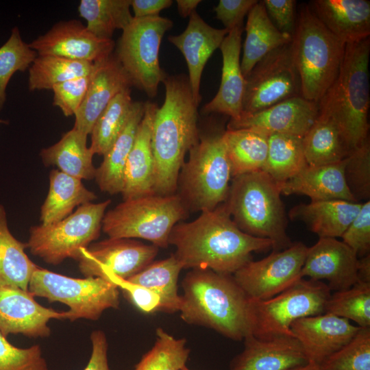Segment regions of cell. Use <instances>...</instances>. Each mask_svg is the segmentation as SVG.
<instances>
[{"label": "cell", "mask_w": 370, "mask_h": 370, "mask_svg": "<svg viewBox=\"0 0 370 370\" xmlns=\"http://www.w3.org/2000/svg\"><path fill=\"white\" fill-rule=\"evenodd\" d=\"M183 269H210L233 275L251 260V253L272 248V242L249 235L232 220L225 203L201 212L195 220L179 222L173 228L169 245Z\"/></svg>", "instance_id": "obj_1"}, {"label": "cell", "mask_w": 370, "mask_h": 370, "mask_svg": "<svg viewBox=\"0 0 370 370\" xmlns=\"http://www.w3.org/2000/svg\"><path fill=\"white\" fill-rule=\"evenodd\" d=\"M165 99L156 108L151 129L154 160V194L177 193L180 171L185 156L198 142V105L195 102L188 79L184 75L166 76Z\"/></svg>", "instance_id": "obj_2"}, {"label": "cell", "mask_w": 370, "mask_h": 370, "mask_svg": "<svg viewBox=\"0 0 370 370\" xmlns=\"http://www.w3.org/2000/svg\"><path fill=\"white\" fill-rule=\"evenodd\" d=\"M180 316L189 324L212 329L234 341L251 333L250 299L232 275L195 269L182 282Z\"/></svg>", "instance_id": "obj_3"}, {"label": "cell", "mask_w": 370, "mask_h": 370, "mask_svg": "<svg viewBox=\"0 0 370 370\" xmlns=\"http://www.w3.org/2000/svg\"><path fill=\"white\" fill-rule=\"evenodd\" d=\"M369 37L348 43L338 74L319 101L338 124L351 151L369 138Z\"/></svg>", "instance_id": "obj_4"}, {"label": "cell", "mask_w": 370, "mask_h": 370, "mask_svg": "<svg viewBox=\"0 0 370 370\" xmlns=\"http://www.w3.org/2000/svg\"><path fill=\"white\" fill-rule=\"evenodd\" d=\"M232 178L224 203L238 228L252 236L270 240L273 251L291 246L278 183L263 171Z\"/></svg>", "instance_id": "obj_5"}, {"label": "cell", "mask_w": 370, "mask_h": 370, "mask_svg": "<svg viewBox=\"0 0 370 370\" xmlns=\"http://www.w3.org/2000/svg\"><path fill=\"white\" fill-rule=\"evenodd\" d=\"M291 45L301 97L319 103L338 74L346 44L323 25L308 5H304L299 10Z\"/></svg>", "instance_id": "obj_6"}, {"label": "cell", "mask_w": 370, "mask_h": 370, "mask_svg": "<svg viewBox=\"0 0 370 370\" xmlns=\"http://www.w3.org/2000/svg\"><path fill=\"white\" fill-rule=\"evenodd\" d=\"M223 133L199 132L181 168L176 193L188 212L212 210L227 199L232 175Z\"/></svg>", "instance_id": "obj_7"}, {"label": "cell", "mask_w": 370, "mask_h": 370, "mask_svg": "<svg viewBox=\"0 0 370 370\" xmlns=\"http://www.w3.org/2000/svg\"><path fill=\"white\" fill-rule=\"evenodd\" d=\"M188 212L177 193L144 195L123 200L106 212L101 230L109 238H141L166 248L173 227Z\"/></svg>", "instance_id": "obj_8"}, {"label": "cell", "mask_w": 370, "mask_h": 370, "mask_svg": "<svg viewBox=\"0 0 370 370\" xmlns=\"http://www.w3.org/2000/svg\"><path fill=\"white\" fill-rule=\"evenodd\" d=\"M331 294L326 283L301 278L270 299H250L251 333L262 340L293 336L291 324L299 319L325 312Z\"/></svg>", "instance_id": "obj_9"}, {"label": "cell", "mask_w": 370, "mask_h": 370, "mask_svg": "<svg viewBox=\"0 0 370 370\" xmlns=\"http://www.w3.org/2000/svg\"><path fill=\"white\" fill-rule=\"evenodd\" d=\"M110 203L107 199L84 204L58 222L31 227L27 248L50 264H59L67 258L77 260L80 251L99 238Z\"/></svg>", "instance_id": "obj_10"}, {"label": "cell", "mask_w": 370, "mask_h": 370, "mask_svg": "<svg viewBox=\"0 0 370 370\" xmlns=\"http://www.w3.org/2000/svg\"><path fill=\"white\" fill-rule=\"evenodd\" d=\"M28 291L34 297L67 305L66 319L71 321L97 320L104 310L119 306V287L115 284L98 277H68L38 266L31 277Z\"/></svg>", "instance_id": "obj_11"}, {"label": "cell", "mask_w": 370, "mask_h": 370, "mask_svg": "<svg viewBox=\"0 0 370 370\" xmlns=\"http://www.w3.org/2000/svg\"><path fill=\"white\" fill-rule=\"evenodd\" d=\"M172 27V21L160 16L134 17L116 46L114 54L132 86L149 97H156L167 76L160 66L159 50L164 35Z\"/></svg>", "instance_id": "obj_12"}, {"label": "cell", "mask_w": 370, "mask_h": 370, "mask_svg": "<svg viewBox=\"0 0 370 370\" xmlns=\"http://www.w3.org/2000/svg\"><path fill=\"white\" fill-rule=\"evenodd\" d=\"M292 41V40H291ZM291 41L270 52L245 77L242 115L251 114L301 96Z\"/></svg>", "instance_id": "obj_13"}, {"label": "cell", "mask_w": 370, "mask_h": 370, "mask_svg": "<svg viewBox=\"0 0 370 370\" xmlns=\"http://www.w3.org/2000/svg\"><path fill=\"white\" fill-rule=\"evenodd\" d=\"M158 247L133 238H109L82 249L77 259L85 278L98 277L117 286L152 262Z\"/></svg>", "instance_id": "obj_14"}, {"label": "cell", "mask_w": 370, "mask_h": 370, "mask_svg": "<svg viewBox=\"0 0 370 370\" xmlns=\"http://www.w3.org/2000/svg\"><path fill=\"white\" fill-rule=\"evenodd\" d=\"M308 247L301 242L293 243L260 260H251L237 270L233 278L249 299H270L301 278L300 273Z\"/></svg>", "instance_id": "obj_15"}, {"label": "cell", "mask_w": 370, "mask_h": 370, "mask_svg": "<svg viewBox=\"0 0 370 370\" xmlns=\"http://www.w3.org/2000/svg\"><path fill=\"white\" fill-rule=\"evenodd\" d=\"M38 56H56L71 60L100 62L113 53L112 39H100L77 20L60 21L29 44Z\"/></svg>", "instance_id": "obj_16"}, {"label": "cell", "mask_w": 370, "mask_h": 370, "mask_svg": "<svg viewBox=\"0 0 370 370\" xmlns=\"http://www.w3.org/2000/svg\"><path fill=\"white\" fill-rule=\"evenodd\" d=\"M358 257L345 243L334 238H319L308 247L301 278L326 281L330 290L342 291L359 282Z\"/></svg>", "instance_id": "obj_17"}, {"label": "cell", "mask_w": 370, "mask_h": 370, "mask_svg": "<svg viewBox=\"0 0 370 370\" xmlns=\"http://www.w3.org/2000/svg\"><path fill=\"white\" fill-rule=\"evenodd\" d=\"M318 114L319 103L299 96L238 119H230L227 130H249L267 136L288 134L304 137Z\"/></svg>", "instance_id": "obj_18"}, {"label": "cell", "mask_w": 370, "mask_h": 370, "mask_svg": "<svg viewBox=\"0 0 370 370\" xmlns=\"http://www.w3.org/2000/svg\"><path fill=\"white\" fill-rule=\"evenodd\" d=\"M66 311H57L39 304L27 291L0 285V333L21 334L45 338L51 334L49 320L66 319Z\"/></svg>", "instance_id": "obj_19"}, {"label": "cell", "mask_w": 370, "mask_h": 370, "mask_svg": "<svg viewBox=\"0 0 370 370\" xmlns=\"http://www.w3.org/2000/svg\"><path fill=\"white\" fill-rule=\"evenodd\" d=\"M360 328L348 319L324 312L295 321L291 331L308 361L319 365L347 344Z\"/></svg>", "instance_id": "obj_20"}, {"label": "cell", "mask_w": 370, "mask_h": 370, "mask_svg": "<svg viewBox=\"0 0 370 370\" xmlns=\"http://www.w3.org/2000/svg\"><path fill=\"white\" fill-rule=\"evenodd\" d=\"M94 64L87 92L75 114L73 126L86 136L90 134L97 119L114 97L132 86L129 76L114 52Z\"/></svg>", "instance_id": "obj_21"}, {"label": "cell", "mask_w": 370, "mask_h": 370, "mask_svg": "<svg viewBox=\"0 0 370 370\" xmlns=\"http://www.w3.org/2000/svg\"><path fill=\"white\" fill-rule=\"evenodd\" d=\"M228 31L212 27L195 11L190 16L185 30L170 35L169 41L183 54L188 70V82L195 102L199 106L202 73L212 53L220 47Z\"/></svg>", "instance_id": "obj_22"}, {"label": "cell", "mask_w": 370, "mask_h": 370, "mask_svg": "<svg viewBox=\"0 0 370 370\" xmlns=\"http://www.w3.org/2000/svg\"><path fill=\"white\" fill-rule=\"evenodd\" d=\"M243 341L244 349L232 359L229 370H289L308 362L293 336L262 340L249 334Z\"/></svg>", "instance_id": "obj_23"}, {"label": "cell", "mask_w": 370, "mask_h": 370, "mask_svg": "<svg viewBox=\"0 0 370 370\" xmlns=\"http://www.w3.org/2000/svg\"><path fill=\"white\" fill-rule=\"evenodd\" d=\"M243 31V27L230 30L219 47L223 58L221 84L214 98L204 106V114H223L230 119H238L242 115L245 77L240 55Z\"/></svg>", "instance_id": "obj_24"}, {"label": "cell", "mask_w": 370, "mask_h": 370, "mask_svg": "<svg viewBox=\"0 0 370 370\" xmlns=\"http://www.w3.org/2000/svg\"><path fill=\"white\" fill-rule=\"evenodd\" d=\"M345 159L334 164L306 166L292 178L278 184L281 194L306 195L311 201L344 200L358 202L345 180Z\"/></svg>", "instance_id": "obj_25"}, {"label": "cell", "mask_w": 370, "mask_h": 370, "mask_svg": "<svg viewBox=\"0 0 370 370\" xmlns=\"http://www.w3.org/2000/svg\"><path fill=\"white\" fill-rule=\"evenodd\" d=\"M156 107L149 101L145 102L144 116L125 167L121 192L123 200L154 194L151 129Z\"/></svg>", "instance_id": "obj_26"}, {"label": "cell", "mask_w": 370, "mask_h": 370, "mask_svg": "<svg viewBox=\"0 0 370 370\" xmlns=\"http://www.w3.org/2000/svg\"><path fill=\"white\" fill-rule=\"evenodd\" d=\"M308 5L323 25L345 44L369 37V1L314 0Z\"/></svg>", "instance_id": "obj_27"}, {"label": "cell", "mask_w": 370, "mask_h": 370, "mask_svg": "<svg viewBox=\"0 0 370 370\" xmlns=\"http://www.w3.org/2000/svg\"><path fill=\"white\" fill-rule=\"evenodd\" d=\"M145 110V102L133 101L125 126L112 146L103 156V160L99 166L96 168L95 179L102 192L110 195L121 193L126 162Z\"/></svg>", "instance_id": "obj_28"}, {"label": "cell", "mask_w": 370, "mask_h": 370, "mask_svg": "<svg viewBox=\"0 0 370 370\" xmlns=\"http://www.w3.org/2000/svg\"><path fill=\"white\" fill-rule=\"evenodd\" d=\"M361 204L344 200L310 201L294 206L289 217L303 221L319 238H336L342 236Z\"/></svg>", "instance_id": "obj_29"}, {"label": "cell", "mask_w": 370, "mask_h": 370, "mask_svg": "<svg viewBox=\"0 0 370 370\" xmlns=\"http://www.w3.org/2000/svg\"><path fill=\"white\" fill-rule=\"evenodd\" d=\"M247 16L246 36L241 60L244 77L267 54L292 40V38L281 33L275 27L262 1H258Z\"/></svg>", "instance_id": "obj_30"}, {"label": "cell", "mask_w": 370, "mask_h": 370, "mask_svg": "<svg viewBox=\"0 0 370 370\" xmlns=\"http://www.w3.org/2000/svg\"><path fill=\"white\" fill-rule=\"evenodd\" d=\"M87 136L73 127L58 142L40 151L42 162L46 166H56L60 171L81 180L95 179L94 154L87 147Z\"/></svg>", "instance_id": "obj_31"}, {"label": "cell", "mask_w": 370, "mask_h": 370, "mask_svg": "<svg viewBox=\"0 0 370 370\" xmlns=\"http://www.w3.org/2000/svg\"><path fill=\"white\" fill-rule=\"evenodd\" d=\"M96 199V195L85 187L81 180L53 169L49 173L48 194L40 207V224L58 222L70 215L75 208Z\"/></svg>", "instance_id": "obj_32"}, {"label": "cell", "mask_w": 370, "mask_h": 370, "mask_svg": "<svg viewBox=\"0 0 370 370\" xmlns=\"http://www.w3.org/2000/svg\"><path fill=\"white\" fill-rule=\"evenodd\" d=\"M303 145L309 166L336 163L350 152L336 122L319 109L318 116L303 137Z\"/></svg>", "instance_id": "obj_33"}, {"label": "cell", "mask_w": 370, "mask_h": 370, "mask_svg": "<svg viewBox=\"0 0 370 370\" xmlns=\"http://www.w3.org/2000/svg\"><path fill=\"white\" fill-rule=\"evenodd\" d=\"M27 243L10 232L5 208L0 204V285L27 291L38 267L26 254Z\"/></svg>", "instance_id": "obj_34"}, {"label": "cell", "mask_w": 370, "mask_h": 370, "mask_svg": "<svg viewBox=\"0 0 370 370\" xmlns=\"http://www.w3.org/2000/svg\"><path fill=\"white\" fill-rule=\"evenodd\" d=\"M183 269L175 255L151 262L127 280L144 286L157 294L161 301L160 312L172 313L180 310L182 297L177 293V281Z\"/></svg>", "instance_id": "obj_35"}, {"label": "cell", "mask_w": 370, "mask_h": 370, "mask_svg": "<svg viewBox=\"0 0 370 370\" xmlns=\"http://www.w3.org/2000/svg\"><path fill=\"white\" fill-rule=\"evenodd\" d=\"M232 177L262 171L267 157L268 136L249 130H226L223 133Z\"/></svg>", "instance_id": "obj_36"}, {"label": "cell", "mask_w": 370, "mask_h": 370, "mask_svg": "<svg viewBox=\"0 0 370 370\" xmlns=\"http://www.w3.org/2000/svg\"><path fill=\"white\" fill-rule=\"evenodd\" d=\"M307 165L302 136L288 134L268 136L267 157L262 171L278 184L292 178Z\"/></svg>", "instance_id": "obj_37"}, {"label": "cell", "mask_w": 370, "mask_h": 370, "mask_svg": "<svg viewBox=\"0 0 370 370\" xmlns=\"http://www.w3.org/2000/svg\"><path fill=\"white\" fill-rule=\"evenodd\" d=\"M132 0H82L79 14L87 29L100 39L110 40L116 29H124L132 21Z\"/></svg>", "instance_id": "obj_38"}, {"label": "cell", "mask_w": 370, "mask_h": 370, "mask_svg": "<svg viewBox=\"0 0 370 370\" xmlns=\"http://www.w3.org/2000/svg\"><path fill=\"white\" fill-rule=\"evenodd\" d=\"M94 66V63L87 61L38 56L29 68V90H51L56 84L90 75Z\"/></svg>", "instance_id": "obj_39"}, {"label": "cell", "mask_w": 370, "mask_h": 370, "mask_svg": "<svg viewBox=\"0 0 370 370\" xmlns=\"http://www.w3.org/2000/svg\"><path fill=\"white\" fill-rule=\"evenodd\" d=\"M133 101L131 89H125L109 103L97 119L90 133L92 153L104 156L112 146L129 119Z\"/></svg>", "instance_id": "obj_40"}, {"label": "cell", "mask_w": 370, "mask_h": 370, "mask_svg": "<svg viewBox=\"0 0 370 370\" xmlns=\"http://www.w3.org/2000/svg\"><path fill=\"white\" fill-rule=\"evenodd\" d=\"M156 340L135 365L134 370H182L190 349L185 338H176L161 328L156 330Z\"/></svg>", "instance_id": "obj_41"}, {"label": "cell", "mask_w": 370, "mask_h": 370, "mask_svg": "<svg viewBox=\"0 0 370 370\" xmlns=\"http://www.w3.org/2000/svg\"><path fill=\"white\" fill-rule=\"evenodd\" d=\"M325 312L370 328V282H358L349 288L331 294Z\"/></svg>", "instance_id": "obj_42"}, {"label": "cell", "mask_w": 370, "mask_h": 370, "mask_svg": "<svg viewBox=\"0 0 370 370\" xmlns=\"http://www.w3.org/2000/svg\"><path fill=\"white\" fill-rule=\"evenodd\" d=\"M38 56L25 42L17 27L12 29L8 40L0 47V110L6 100V88L16 71H25Z\"/></svg>", "instance_id": "obj_43"}, {"label": "cell", "mask_w": 370, "mask_h": 370, "mask_svg": "<svg viewBox=\"0 0 370 370\" xmlns=\"http://www.w3.org/2000/svg\"><path fill=\"white\" fill-rule=\"evenodd\" d=\"M320 370H370V328H360L344 346L319 364Z\"/></svg>", "instance_id": "obj_44"}, {"label": "cell", "mask_w": 370, "mask_h": 370, "mask_svg": "<svg viewBox=\"0 0 370 370\" xmlns=\"http://www.w3.org/2000/svg\"><path fill=\"white\" fill-rule=\"evenodd\" d=\"M344 173L347 186L356 200L370 197L369 138L350 151L345 159Z\"/></svg>", "instance_id": "obj_45"}, {"label": "cell", "mask_w": 370, "mask_h": 370, "mask_svg": "<svg viewBox=\"0 0 370 370\" xmlns=\"http://www.w3.org/2000/svg\"><path fill=\"white\" fill-rule=\"evenodd\" d=\"M0 370H49L40 345L19 348L0 333Z\"/></svg>", "instance_id": "obj_46"}, {"label": "cell", "mask_w": 370, "mask_h": 370, "mask_svg": "<svg viewBox=\"0 0 370 370\" xmlns=\"http://www.w3.org/2000/svg\"><path fill=\"white\" fill-rule=\"evenodd\" d=\"M91 73L54 85L53 105L66 116L75 115L87 92Z\"/></svg>", "instance_id": "obj_47"}, {"label": "cell", "mask_w": 370, "mask_h": 370, "mask_svg": "<svg viewBox=\"0 0 370 370\" xmlns=\"http://www.w3.org/2000/svg\"><path fill=\"white\" fill-rule=\"evenodd\" d=\"M343 242L358 256L362 257L370 251V200L362 203L357 215L341 236Z\"/></svg>", "instance_id": "obj_48"}, {"label": "cell", "mask_w": 370, "mask_h": 370, "mask_svg": "<svg viewBox=\"0 0 370 370\" xmlns=\"http://www.w3.org/2000/svg\"><path fill=\"white\" fill-rule=\"evenodd\" d=\"M266 12L275 27L282 34L293 38L297 21L295 0L262 1Z\"/></svg>", "instance_id": "obj_49"}, {"label": "cell", "mask_w": 370, "mask_h": 370, "mask_svg": "<svg viewBox=\"0 0 370 370\" xmlns=\"http://www.w3.org/2000/svg\"><path fill=\"white\" fill-rule=\"evenodd\" d=\"M257 0H220L214 10L216 18L228 32L243 27V19L258 2Z\"/></svg>", "instance_id": "obj_50"}, {"label": "cell", "mask_w": 370, "mask_h": 370, "mask_svg": "<svg viewBox=\"0 0 370 370\" xmlns=\"http://www.w3.org/2000/svg\"><path fill=\"white\" fill-rule=\"evenodd\" d=\"M117 286L123 296L142 312H160V298L149 289L127 281L119 282Z\"/></svg>", "instance_id": "obj_51"}, {"label": "cell", "mask_w": 370, "mask_h": 370, "mask_svg": "<svg viewBox=\"0 0 370 370\" xmlns=\"http://www.w3.org/2000/svg\"><path fill=\"white\" fill-rule=\"evenodd\" d=\"M92 353L84 370H110L108 360V342L101 330H95L90 334Z\"/></svg>", "instance_id": "obj_52"}, {"label": "cell", "mask_w": 370, "mask_h": 370, "mask_svg": "<svg viewBox=\"0 0 370 370\" xmlns=\"http://www.w3.org/2000/svg\"><path fill=\"white\" fill-rule=\"evenodd\" d=\"M172 3L171 0H132L131 6L134 18H144L159 16L160 11L169 8Z\"/></svg>", "instance_id": "obj_53"}, {"label": "cell", "mask_w": 370, "mask_h": 370, "mask_svg": "<svg viewBox=\"0 0 370 370\" xmlns=\"http://www.w3.org/2000/svg\"><path fill=\"white\" fill-rule=\"evenodd\" d=\"M201 2V0H177L176 3L180 15L184 18L190 16L196 11L197 5Z\"/></svg>", "instance_id": "obj_54"}, {"label": "cell", "mask_w": 370, "mask_h": 370, "mask_svg": "<svg viewBox=\"0 0 370 370\" xmlns=\"http://www.w3.org/2000/svg\"><path fill=\"white\" fill-rule=\"evenodd\" d=\"M358 273L359 282H370V254L358 259Z\"/></svg>", "instance_id": "obj_55"}, {"label": "cell", "mask_w": 370, "mask_h": 370, "mask_svg": "<svg viewBox=\"0 0 370 370\" xmlns=\"http://www.w3.org/2000/svg\"><path fill=\"white\" fill-rule=\"evenodd\" d=\"M289 370H320L319 365L308 361L307 363L300 365Z\"/></svg>", "instance_id": "obj_56"}, {"label": "cell", "mask_w": 370, "mask_h": 370, "mask_svg": "<svg viewBox=\"0 0 370 370\" xmlns=\"http://www.w3.org/2000/svg\"><path fill=\"white\" fill-rule=\"evenodd\" d=\"M0 123H2V124H8L9 123V121H6V120H3V119H0Z\"/></svg>", "instance_id": "obj_57"}, {"label": "cell", "mask_w": 370, "mask_h": 370, "mask_svg": "<svg viewBox=\"0 0 370 370\" xmlns=\"http://www.w3.org/2000/svg\"><path fill=\"white\" fill-rule=\"evenodd\" d=\"M182 370H190V369H189L186 367V365H185L184 367H182Z\"/></svg>", "instance_id": "obj_58"}]
</instances>
